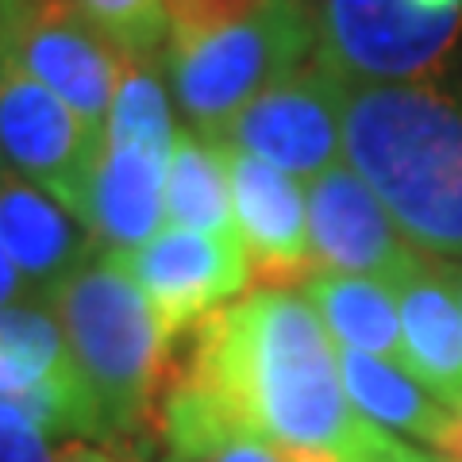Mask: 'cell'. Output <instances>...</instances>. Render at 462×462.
<instances>
[{"label": "cell", "mask_w": 462, "mask_h": 462, "mask_svg": "<svg viewBox=\"0 0 462 462\" xmlns=\"http://www.w3.org/2000/svg\"><path fill=\"white\" fill-rule=\"evenodd\" d=\"M100 151V127L81 120L62 97L0 58V166L39 185L85 220Z\"/></svg>", "instance_id": "52a82bcc"}, {"label": "cell", "mask_w": 462, "mask_h": 462, "mask_svg": "<svg viewBox=\"0 0 462 462\" xmlns=\"http://www.w3.org/2000/svg\"><path fill=\"white\" fill-rule=\"evenodd\" d=\"M224 147V143H220ZM231 212H236V236L247 251L251 278L293 282L312 278L316 258L309 239V197L305 181L273 170L247 151L224 147Z\"/></svg>", "instance_id": "8fae6325"}, {"label": "cell", "mask_w": 462, "mask_h": 462, "mask_svg": "<svg viewBox=\"0 0 462 462\" xmlns=\"http://www.w3.org/2000/svg\"><path fill=\"white\" fill-rule=\"evenodd\" d=\"M312 47L316 23L305 0H270L220 32L166 42L162 69L193 132L212 139L258 93L305 66Z\"/></svg>", "instance_id": "277c9868"}, {"label": "cell", "mask_w": 462, "mask_h": 462, "mask_svg": "<svg viewBox=\"0 0 462 462\" xmlns=\"http://www.w3.org/2000/svg\"><path fill=\"white\" fill-rule=\"evenodd\" d=\"M166 220L170 227L236 236L224 147L200 132H178L166 158Z\"/></svg>", "instance_id": "e0dca14e"}, {"label": "cell", "mask_w": 462, "mask_h": 462, "mask_svg": "<svg viewBox=\"0 0 462 462\" xmlns=\"http://www.w3.org/2000/svg\"><path fill=\"white\" fill-rule=\"evenodd\" d=\"M105 258L143 289L166 339L185 336L216 309L239 300L251 282V263L239 236H212V231L162 227L143 247Z\"/></svg>", "instance_id": "9c48e42d"}, {"label": "cell", "mask_w": 462, "mask_h": 462, "mask_svg": "<svg viewBox=\"0 0 462 462\" xmlns=\"http://www.w3.org/2000/svg\"><path fill=\"white\" fill-rule=\"evenodd\" d=\"M16 297H20V300L27 297V285H23V278H20V270L12 266V258L5 254V247H0V309L12 305Z\"/></svg>", "instance_id": "d4e9b609"}, {"label": "cell", "mask_w": 462, "mask_h": 462, "mask_svg": "<svg viewBox=\"0 0 462 462\" xmlns=\"http://www.w3.org/2000/svg\"><path fill=\"white\" fill-rule=\"evenodd\" d=\"M339 374L351 404L374 428L409 436L431 447V455H439L443 443L451 439L455 409L443 404L436 393H428L409 370L382 363V358L363 351H351V346H339Z\"/></svg>", "instance_id": "9a60e30c"}, {"label": "cell", "mask_w": 462, "mask_h": 462, "mask_svg": "<svg viewBox=\"0 0 462 462\" xmlns=\"http://www.w3.org/2000/svg\"><path fill=\"white\" fill-rule=\"evenodd\" d=\"M305 197L316 273H358L397 289L431 263V254L412 247L378 193L346 162L305 181Z\"/></svg>", "instance_id": "30bf717a"}, {"label": "cell", "mask_w": 462, "mask_h": 462, "mask_svg": "<svg viewBox=\"0 0 462 462\" xmlns=\"http://www.w3.org/2000/svg\"><path fill=\"white\" fill-rule=\"evenodd\" d=\"M439 462H462V409H455V428H451V439L443 443V451L436 455Z\"/></svg>", "instance_id": "484cf974"}, {"label": "cell", "mask_w": 462, "mask_h": 462, "mask_svg": "<svg viewBox=\"0 0 462 462\" xmlns=\"http://www.w3.org/2000/svg\"><path fill=\"white\" fill-rule=\"evenodd\" d=\"M170 389L239 431L343 462H363L385 436L351 404L339 346L293 289H254L189 328Z\"/></svg>", "instance_id": "6da1fadb"}, {"label": "cell", "mask_w": 462, "mask_h": 462, "mask_svg": "<svg viewBox=\"0 0 462 462\" xmlns=\"http://www.w3.org/2000/svg\"><path fill=\"white\" fill-rule=\"evenodd\" d=\"M58 462H139L132 455H124V451H108V447H97V443H66L62 451H58Z\"/></svg>", "instance_id": "cb8c5ba5"}, {"label": "cell", "mask_w": 462, "mask_h": 462, "mask_svg": "<svg viewBox=\"0 0 462 462\" xmlns=\"http://www.w3.org/2000/svg\"><path fill=\"white\" fill-rule=\"evenodd\" d=\"M5 5H8V0H0V12H5Z\"/></svg>", "instance_id": "83f0119b"}, {"label": "cell", "mask_w": 462, "mask_h": 462, "mask_svg": "<svg viewBox=\"0 0 462 462\" xmlns=\"http://www.w3.org/2000/svg\"><path fill=\"white\" fill-rule=\"evenodd\" d=\"M162 436L170 443V462H343L336 455L300 451L239 431L170 385L162 393Z\"/></svg>", "instance_id": "ac0fdd59"}, {"label": "cell", "mask_w": 462, "mask_h": 462, "mask_svg": "<svg viewBox=\"0 0 462 462\" xmlns=\"http://www.w3.org/2000/svg\"><path fill=\"white\" fill-rule=\"evenodd\" d=\"M458 93H462V89H458Z\"/></svg>", "instance_id": "f546056e"}, {"label": "cell", "mask_w": 462, "mask_h": 462, "mask_svg": "<svg viewBox=\"0 0 462 462\" xmlns=\"http://www.w3.org/2000/svg\"><path fill=\"white\" fill-rule=\"evenodd\" d=\"M409 374L443 404L462 409V312L439 258L404 278L397 289Z\"/></svg>", "instance_id": "5bb4252c"}, {"label": "cell", "mask_w": 462, "mask_h": 462, "mask_svg": "<svg viewBox=\"0 0 462 462\" xmlns=\"http://www.w3.org/2000/svg\"><path fill=\"white\" fill-rule=\"evenodd\" d=\"M162 74L166 69L158 62V54H127L105 120V143H139V147L170 154L178 127H173V108Z\"/></svg>", "instance_id": "ffe728a7"}, {"label": "cell", "mask_w": 462, "mask_h": 462, "mask_svg": "<svg viewBox=\"0 0 462 462\" xmlns=\"http://www.w3.org/2000/svg\"><path fill=\"white\" fill-rule=\"evenodd\" d=\"M166 462H170V458H166Z\"/></svg>", "instance_id": "f1b7e54d"}, {"label": "cell", "mask_w": 462, "mask_h": 462, "mask_svg": "<svg viewBox=\"0 0 462 462\" xmlns=\"http://www.w3.org/2000/svg\"><path fill=\"white\" fill-rule=\"evenodd\" d=\"M462 42V0H320L316 58L346 85L431 81Z\"/></svg>", "instance_id": "5b68a950"}, {"label": "cell", "mask_w": 462, "mask_h": 462, "mask_svg": "<svg viewBox=\"0 0 462 462\" xmlns=\"http://www.w3.org/2000/svg\"><path fill=\"white\" fill-rule=\"evenodd\" d=\"M78 5L127 54H158L166 42L162 0H78Z\"/></svg>", "instance_id": "44dd1931"}, {"label": "cell", "mask_w": 462, "mask_h": 462, "mask_svg": "<svg viewBox=\"0 0 462 462\" xmlns=\"http://www.w3.org/2000/svg\"><path fill=\"white\" fill-rule=\"evenodd\" d=\"M0 58L105 132L127 51L85 16L78 0H8L0 12Z\"/></svg>", "instance_id": "8992f818"}, {"label": "cell", "mask_w": 462, "mask_h": 462, "mask_svg": "<svg viewBox=\"0 0 462 462\" xmlns=\"http://www.w3.org/2000/svg\"><path fill=\"white\" fill-rule=\"evenodd\" d=\"M343 162L412 247L462 263V93L436 81L351 85Z\"/></svg>", "instance_id": "7a4b0ae2"}, {"label": "cell", "mask_w": 462, "mask_h": 462, "mask_svg": "<svg viewBox=\"0 0 462 462\" xmlns=\"http://www.w3.org/2000/svg\"><path fill=\"white\" fill-rule=\"evenodd\" d=\"M0 462H58L47 431L5 401H0Z\"/></svg>", "instance_id": "603a6c76"}, {"label": "cell", "mask_w": 462, "mask_h": 462, "mask_svg": "<svg viewBox=\"0 0 462 462\" xmlns=\"http://www.w3.org/2000/svg\"><path fill=\"white\" fill-rule=\"evenodd\" d=\"M270 0H162L166 42H185L254 16Z\"/></svg>", "instance_id": "7402d4cb"}, {"label": "cell", "mask_w": 462, "mask_h": 462, "mask_svg": "<svg viewBox=\"0 0 462 462\" xmlns=\"http://www.w3.org/2000/svg\"><path fill=\"white\" fill-rule=\"evenodd\" d=\"M346 89L351 85L312 54L305 66L239 108L212 139L263 158L297 181H312L316 173L343 162Z\"/></svg>", "instance_id": "ba28073f"}, {"label": "cell", "mask_w": 462, "mask_h": 462, "mask_svg": "<svg viewBox=\"0 0 462 462\" xmlns=\"http://www.w3.org/2000/svg\"><path fill=\"white\" fill-rule=\"evenodd\" d=\"M62 370H74V358L54 312L32 305L0 309V401H20Z\"/></svg>", "instance_id": "d6986e66"}, {"label": "cell", "mask_w": 462, "mask_h": 462, "mask_svg": "<svg viewBox=\"0 0 462 462\" xmlns=\"http://www.w3.org/2000/svg\"><path fill=\"white\" fill-rule=\"evenodd\" d=\"M0 247L20 270L27 293L51 297L66 278L89 266L97 239L62 200L0 166Z\"/></svg>", "instance_id": "7c38bea8"}, {"label": "cell", "mask_w": 462, "mask_h": 462, "mask_svg": "<svg viewBox=\"0 0 462 462\" xmlns=\"http://www.w3.org/2000/svg\"><path fill=\"white\" fill-rule=\"evenodd\" d=\"M439 270H443V278H447V285H451V293H455V300H458V312H462V263L439 258Z\"/></svg>", "instance_id": "4316f807"}, {"label": "cell", "mask_w": 462, "mask_h": 462, "mask_svg": "<svg viewBox=\"0 0 462 462\" xmlns=\"http://www.w3.org/2000/svg\"><path fill=\"white\" fill-rule=\"evenodd\" d=\"M305 297L336 346H351V351L409 370L401 309L389 285L358 278V273H312L305 282Z\"/></svg>", "instance_id": "2e32d148"}, {"label": "cell", "mask_w": 462, "mask_h": 462, "mask_svg": "<svg viewBox=\"0 0 462 462\" xmlns=\"http://www.w3.org/2000/svg\"><path fill=\"white\" fill-rule=\"evenodd\" d=\"M47 300L105 436L135 431L158 393L170 346L151 300L105 254Z\"/></svg>", "instance_id": "3957f363"}, {"label": "cell", "mask_w": 462, "mask_h": 462, "mask_svg": "<svg viewBox=\"0 0 462 462\" xmlns=\"http://www.w3.org/2000/svg\"><path fill=\"white\" fill-rule=\"evenodd\" d=\"M166 158L139 143H105L85 212L105 254L143 247L166 227Z\"/></svg>", "instance_id": "4fadbf2b"}]
</instances>
